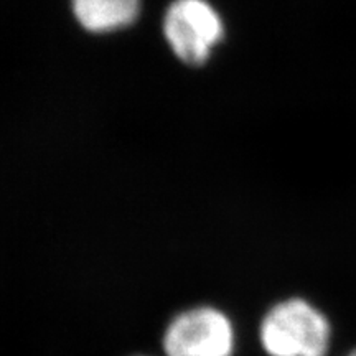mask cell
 <instances>
[{
  "instance_id": "5",
  "label": "cell",
  "mask_w": 356,
  "mask_h": 356,
  "mask_svg": "<svg viewBox=\"0 0 356 356\" xmlns=\"http://www.w3.org/2000/svg\"><path fill=\"white\" fill-rule=\"evenodd\" d=\"M345 356H356V348H353L351 351H348V353H346Z\"/></svg>"
},
{
  "instance_id": "4",
  "label": "cell",
  "mask_w": 356,
  "mask_h": 356,
  "mask_svg": "<svg viewBox=\"0 0 356 356\" xmlns=\"http://www.w3.org/2000/svg\"><path fill=\"white\" fill-rule=\"evenodd\" d=\"M73 13L84 30L111 33L127 29L140 13V0H71Z\"/></svg>"
},
{
  "instance_id": "1",
  "label": "cell",
  "mask_w": 356,
  "mask_h": 356,
  "mask_svg": "<svg viewBox=\"0 0 356 356\" xmlns=\"http://www.w3.org/2000/svg\"><path fill=\"white\" fill-rule=\"evenodd\" d=\"M332 340L330 318L304 297L275 302L259 323V343L269 356H328Z\"/></svg>"
},
{
  "instance_id": "2",
  "label": "cell",
  "mask_w": 356,
  "mask_h": 356,
  "mask_svg": "<svg viewBox=\"0 0 356 356\" xmlns=\"http://www.w3.org/2000/svg\"><path fill=\"white\" fill-rule=\"evenodd\" d=\"M220 12L208 0H173L163 17V35L181 63L202 66L225 38Z\"/></svg>"
},
{
  "instance_id": "3",
  "label": "cell",
  "mask_w": 356,
  "mask_h": 356,
  "mask_svg": "<svg viewBox=\"0 0 356 356\" xmlns=\"http://www.w3.org/2000/svg\"><path fill=\"white\" fill-rule=\"evenodd\" d=\"M162 345L167 356H233L236 330L216 307H191L170 320Z\"/></svg>"
}]
</instances>
